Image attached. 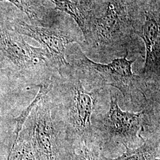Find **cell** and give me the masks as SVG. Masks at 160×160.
Returning a JSON list of instances; mask_svg holds the SVG:
<instances>
[{
    "label": "cell",
    "mask_w": 160,
    "mask_h": 160,
    "mask_svg": "<svg viewBox=\"0 0 160 160\" xmlns=\"http://www.w3.org/2000/svg\"><path fill=\"white\" fill-rule=\"evenodd\" d=\"M14 28L18 34L29 37L40 43L48 53L58 73L70 67L66 58L67 46L73 43L81 44L78 38L59 29L31 25L22 20H16Z\"/></svg>",
    "instance_id": "7"
},
{
    "label": "cell",
    "mask_w": 160,
    "mask_h": 160,
    "mask_svg": "<svg viewBox=\"0 0 160 160\" xmlns=\"http://www.w3.org/2000/svg\"><path fill=\"white\" fill-rule=\"evenodd\" d=\"M100 152L93 142L81 141L75 145L71 160H99Z\"/></svg>",
    "instance_id": "12"
},
{
    "label": "cell",
    "mask_w": 160,
    "mask_h": 160,
    "mask_svg": "<svg viewBox=\"0 0 160 160\" xmlns=\"http://www.w3.org/2000/svg\"><path fill=\"white\" fill-rule=\"evenodd\" d=\"M128 56L126 53L110 63H97L78 49L69 53L67 61L87 89L113 87L120 92L130 109L137 112L143 110L160 112V86L149 84L134 74L132 64L135 60L128 59Z\"/></svg>",
    "instance_id": "1"
},
{
    "label": "cell",
    "mask_w": 160,
    "mask_h": 160,
    "mask_svg": "<svg viewBox=\"0 0 160 160\" xmlns=\"http://www.w3.org/2000/svg\"><path fill=\"white\" fill-rule=\"evenodd\" d=\"M109 109L92 117L93 142L100 154H113L122 147L135 148L142 138L160 134V115L141 110L124 111L120 108L116 92H109Z\"/></svg>",
    "instance_id": "3"
},
{
    "label": "cell",
    "mask_w": 160,
    "mask_h": 160,
    "mask_svg": "<svg viewBox=\"0 0 160 160\" xmlns=\"http://www.w3.org/2000/svg\"><path fill=\"white\" fill-rule=\"evenodd\" d=\"M104 90L87 89L71 65L52 77L47 94L74 145L84 141L93 142L92 117L102 112L100 100Z\"/></svg>",
    "instance_id": "2"
},
{
    "label": "cell",
    "mask_w": 160,
    "mask_h": 160,
    "mask_svg": "<svg viewBox=\"0 0 160 160\" xmlns=\"http://www.w3.org/2000/svg\"><path fill=\"white\" fill-rule=\"evenodd\" d=\"M142 138V142L137 147H125V151L116 158H109L100 154L99 160H160V134Z\"/></svg>",
    "instance_id": "9"
},
{
    "label": "cell",
    "mask_w": 160,
    "mask_h": 160,
    "mask_svg": "<svg viewBox=\"0 0 160 160\" xmlns=\"http://www.w3.org/2000/svg\"><path fill=\"white\" fill-rule=\"evenodd\" d=\"M100 15L94 18L92 28L82 44L92 56L109 59L125 55L131 52L126 36L123 34L128 26V18L125 6L120 0H108Z\"/></svg>",
    "instance_id": "5"
},
{
    "label": "cell",
    "mask_w": 160,
    "mask_h": 160,
    "mask_svg": "<svg viewBox=\"0 0 160 160\" xmlns=\"http://www.w3.org/2000/svg\"><path fill=\"white\" fill-rule=\"evenodd\" d=\"M143 25L138 34L145 46V59L139 75L145 82L160 86V32L159 16L152 12H145Z\"/></svg>",
    "instance_id": "8"
},
{
    "label": "cell",
    "mask_w": 160,
    "mask_h": 160,
    "mask_svg": "<svg viewBox=\"0 0 160 160\" xmlns=\"http://www.w3.org/2000/svg\"><path fill=\"white\" fill-rule=\"evenodd\" d=\"M55 6V9L65 12L74 19L83 35L86 34L87 19L86 14L79 4L71 0H50Z\"/></svg>",
    "instance_id": "11"
},
{
    "label": "cell",
    "mask_w": 160,
    "mask_h": 160,
    "mask_svg": "<svg viewBox=\"0 0 160 160\" xmlns=\"http://www.w3.org/2000/svg\"><path fill=\"white\" fill-rule=\"evenodd\" d=\"M7 160H40L23 128L17 139L13 141Z\"/></svg>",
    "instance_id": "10"
},
{
    "label": "cell",
    "mask_w": 160,
    "mask_h": 160,
    "mask_svg": "<svg viewBox=\"0 0 160 160\" xmlns=\"http://www.w3.org/2000/svg\"><path fill=\"white\" fill-rule=\"evenodd\" d=\"M2 61V59H1V58H0V71H1V61Z\"/></svg>",
    "instance_id": "14"
},
{
    "label": "cell",
    "mask_w": 160,
    "mask_h": 160,
    "mask_svg": "<svg viewBox=\"0 0 160 160\" xmlns=\"http://www.w3.org/2000/svg\"><path fill=\"white\" fill-rule=\"evenodd\" d=\"M0 52L29 87L48 85L57 72L43 48L31 46L22 34L1 27Z\"/></svg>",
    "instance_id": "6"
},
{
    "label": "cell",
    "mask_w": 160,
    "mask_h": 160,
    "mask_svg": "<svg viewBox=\"0 0 160 160\" xmlns=\"http://www.w3.org/2000/svg\"><path fill=\"white\" fill-rule=\"evenodd\" d=\"M2 1H8L16 6L18 10L24 12L30 20L33 19L35 17L34 12H32L26 4H24L21 0H0V2Z\"/></svg>",
    "instance_id": "13"
},
{
    "label": "cell",
    "mask_w": 160,
    "mask_h": 160,
    "mask_svg": "<svg viewBox=\"0 0 160 160\" xmlns=\"http://www.w3.org/2000/svg\"><path fill=\"white\" fill-rule=\"evenodd\" d=\"M47 92L34 106L23 128L40 160H71L74 145Z\"/></svg>",
    "instance_id": "4"
}]
</instances>
